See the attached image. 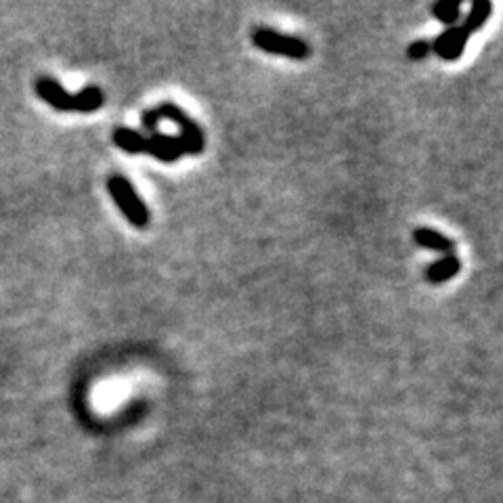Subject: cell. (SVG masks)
Masks as SVG:
<instances>
[{
    "instance_id": "6da1fadb",
    "label": "cell",
    "mask_w": 503,
    "mask_h": 503,
    "mask_svg": "<svg viewBox=\"0 0 503 503\" xmlns=\"http://www.w3.org/2000/svg\"><path fill=\"white\" fill-rule=\"evenodd\" d=\"M107 191L130 225L136 226V229H145V226L149 225L147 206H145L141 196L135 191L133 183H130L126 176H122V175L109 176Z\"/></svg>"
},
{
    "instance_id": "7a4b0ae2",
    "label": "cell",
    "mask_w": 503,
    "mask_h": 503,
    "mask_svg": "<svg viewBox=\"0 0 503 503\" xmlns=\"http://www.w3.org/2000/svg\"><path fill=\"white\" fill-rule=\"evenodd\" d=\"M252 43L257 45L260 51L268 55H279V57L294 59V61H305L311 57V46L307 40L287 36L271 27H257L252 34Z\"/></svg>"
},
{
    "instance_id": "3957f363",
    "label": "cell",
    "mask_w": 503,
    "mask_h": 503,
    "mask_svg": "<svg viewBox=\"0 0 503 503\" xmlns=\"http://www.w3.org/2000/svg\"><path fill=\"white\" fill-rule=\"evenodd\" d=\"M157 114H160L162 120L175 122L178 126V130H181V136H178V141H181L183 156H199V154H202L204 145H206L202 128H199L197 124L193 122L181 107L175 106V103L166 101V103H162L160 107H157Z\"/></svg>"
},
{
    "instance_id": "277c9868",
    "label": "cell",
    "mask_w": 503,
    "mask_h": 503,
    "mask_svg": "<svg viewBox=\"0 0 503 503\" xmlns=\"http://www.w3.org/2000/svg\"><path fill=\"white\" fill-rule=\"evenodd\" d=\"M468 40H470V34H468L464 27L451 25L445 27V32L434 38V43H430V48L443 61H458L466 51Z\"/></svg>"
},
{
    "instance_id": "5b68a950",
    "label": "cell",
    "mask_w": 503,
    "mask_h": 503,
    "mask_svg": "<svg viewBox=\"0 0 503 503\" xmlns=\"http://www.w3.org/2000/svg\"><path fill=\"white\" fill-rule=\"evenodd\" d=\"M36 95L43 99L46 106H51L57 112H72L74 109V95H70L61 86V82L55 78H48V75H43V78L36 80Z\"/></svg>"
},
{
    "instance_id": "8992f818",
    "label": "cell",
    "mask_w": 503,
    "mask_h": 503,
    "mask_svg": "<svg viewBox=\"0 0 503 503\" xmlns=\"http://www.w3.org/2000/svg\"><path fill=\"white\" fill-rule=\"evenodd\" d=\"M145 154H149L156 160H160L164 164H172L176 162L178 157H183V147L178 136H170L164 135L157 130V133L147 136V145H145Z\"/></svg>"
},
{
    "instance_id": "52a82bcc",
    "label": "cell",
    "mask_w": 503,
    "mask_h": 503,
    "mask_svg": "<svg viewBox=\"0 0 503 503\" xmlns=\"http://www.w3.org/2000/svg\"><path fill=\"white\" fill-rule=\"evenodd\" d=\"M413 241H416L417 246L428 247L432 252H440L443 257H447V254H456V241L443 236V233L428 229V226H419V229L413 231Z\"/></svg>"
},
{
    "instance_id": "ba28073f",
    "label": "cell",
    "mask_w": 503,
    "mask_h": 503,
    "mask_svg": "<svg viewBox=\"0 0 503 503\" xmlns=\"http://www.w3.org/2000/svg\"><path fill=\"white\" fill-rule=\"evenodd\" d=\"M461 268V260L456 257V254H447V257L434 260V263L428 267V271H426V279L430 281L434 286L445 284V281H449L456 277Z\"/></svg>"
},
{
    "instance_id": "9c48e42d",
    "label": "cell",
    "mask_w": 503,
    "mask_h": 503,
    "mask_svg": "<svg viewBox=\"0 0 503 503\" xmlns=\"http://www.w3.org/2000/svg\"><path fill=\"white\" fill-rule=\"evenodd\" d=\"M114 143L118 145L122 151H126L130 156H141L145 154V145H147V136L136 133L133 128L120 126L114 130Z\"/></svg>"
},
{
    "instance_id": "30bf717a",
    "label": "cell",
    "mask_w": 503,
    "mask_h": 503,
    "mask_svg": "<svg viewBox=\"0 0 503 503\" xmlns=\"http://www.w3.org/2000/svg\"><path fill=\"white\" fill-rule=\"evenodd\" d=\"M491 13H493L491 0H474V3L470 5V11L466 13L461 27H464V30L472 36L474 32H478L480 27L488 22Z\"/></svg>"
},
{
    "instance_id": "8fae6325",
    "label": "cell",
    "mask_w": 503,
    "mask_h": 503,
    "mask_svg": "<svg viewBox=\"0 0 503 503\" xmlns=\"http://www.w3.org/2000/svg\"><path fill=\"white\" fill-rule=\"evenodd\" d=\"M103 101H106V95H103L99 86H86V88H82L80 93L74 95L72 112L93 114V112H96V109L103 107Z\"/></svg>"
},
{
    "instance_id": "7c38bea8",
    "label": "cell",
    "mask_w": 503,
    "mask_h": 503,
    "mask_svg": "<svg viewBox=\"0 0 503 503\" xmlns=\"http://www.w3.org/2000/svg\"><path fill=\"white\" fill-rule=\"evenodd\" d=\"M430 13L434 19H438L440 24H445L447 27L458 25L459 17H461V3H453V0H440V3L430 6Z\"/></svg>"
},
{
    "instance_id": "4fadbf2b",
    "label": "cell",
    "mask_w": 503,
    "mask_h": 503,
    "mask_svg": "<svg viewBox=\"0 0 503 503\" xmlns=\"http://www.w3.org/2000/svg\"><path fill=\"white\" fill-rule=\"evenodd\" d=\"M160 114H157V109H145L143 116H141V124L143 128L147 130L149 135L157 133V124H160Z\"/></svg>"
},
{
    "instance_id": "5bb4252c",
    "label": "cell",
    "mask_w": 503,
    "mask_h": 503,
    "mask_svg": "<svg viewBox=\"0 0 503 503\" xmlns=\"http://www.w3.org/2000/svg\"><path fill=\"white\" fill-rule=\"evenodd\" d=\"M430 51H432V48H430L428 40H416V43H413V45L409 46L407 55H409V59H411V61H419V59H426V57H428V53H430Z\"/></svg>"
}]
</instances>
